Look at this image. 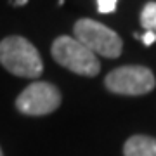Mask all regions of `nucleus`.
<instances>
[{
  "mask_svg": "<svg viewBox=\"0 0 156 156\" xmlns=\"http://www.w3.org/2000/svg\"><path fill=\"white\" fill-rule=\"evenodd\" d=\"M28 0H16V5H24Z\"/></svg>",
  "mask_w": 156,
  "mask_h": 156,
  "instance_id": "9d476101",
  "label": "nucleus"
},
{
  "mask_svg": "<svg viewBox=\"0 0 156 156\" xmlns=\"http://www.w3.org/2000/svg\"><path fill=\"white\" fill-rule=\"evenodd\" d=\"M73 33H75V38L82 42L89 50H92L95 56H104L113 59L122 54L123 42L118 37V33H115L111 28H108L94 19H87V17L78 19L75 23Z\"/></svg>",
  "mask_w": 156,
  "mask_h": 156,
  "instance_id": "7ed1b4c3",
  "label": "nucleus"
},
{
  "mask_svg": "<svg viewBox=\"0 0 156 156\" xmlns=\"http://www.w3.org/2000/svg\"><path fill=\"white\" fill-rule=\"evenodd\" d=\"M118 0H97V9L101 14H111L116 11Z\"/></svg>",
  "mask_w": 156,
  "mask_h": 156,
  "instance_id": "6e6552de",
  "label": "nucleus"
},
{
  "mask_svg": "<svg viewBox=\"0 0 156 156\" xmlns=\"http://www.w3.org/2000/svg\"><path fill=\"white\" fill-rule=\"evenodd\" d=\"M140 24L146 31L156 35V2H147L140 12Z\"/></svg>",
  "mask_w": 156,
  "mask_h": 156,
  "instance_id": "0eeeda50",
  "label": "nucleus"
},
{
  "mask_svg": "<svg viewBox=\"0 0 156 156\" xmlns=\"http://www.w3.org/2000/svg\"><path fill=\"white\" fill-rule=\"evenodd\" d=\"M125 156H156V139L147 135H134L123 146Z\"/></svg>",
  "mask_w": 156,
  "mask_h": 156,
  "instance_id": "423d86ee",
  "label": "nucleus"
},
{
  "mask_svg": "<svg viewBox=\"0 0 156 156\" xmlns=\"http://www.w3.org/2000/svg\"><path fill=\"white\" fill-rule=\"evenodd\" d=\"M0 156H4V153H2V149H0Z\"/></svg>",
  "mask_w": 156,
  "mask_h": 156,
  "instance_id": "9b49d317",
  "label": "nucleus"
},
{
  "mask_svg": "<svg viewBox=\"0 0 156 156\" xmlns=\"http://www.w3.org/2000/svg\"><path fill=\"white\" fill-rule=\"evenodd\" d=\"M108 90L120 95H144L154 89L156 80L149 68L122 66L113 69L104 80Z\"/></svg>",
  "mask_w": 156,
  "mask_h": 156,
  "instance_id": "20e7f679",
  "label": "nucleus"
},
{
  "mask_svg": "<svg viewBox=\"0 0 156 156\" xmlns=\"http://www.w3.org/2000/svg\"><path fill=\"white\" fill-rule=\"evenodd\" d=\"M0 64L23 78H38L44 71L38 50L23 37H7L0 42Z\"/></svg>",
  "mask_w": 156,
  "mask_h": 156,
  "instance_id": "f257e3e1",
  "label": "nucleus"
},
{
  "mask_svg": "<svg viewBox=\"0 0 156 156\" xmlns=\"http://www.w3.org/2000/svg\"><path fill=\"white\" fill-rule=\"evenodd\" d=\"M140 40H142V44H144L146 47H149V45H153L156 42V35L151 33V31H146V33L140 37Z\"/></svg>",
  "mask_w": 156,
  "mask_h": 156,
  "instance_id": "1a4fd4ad",
  "label": "nucleus"
},
{
  "mask_svg": "<svg viewBox=\"0 0 156 156\" xmlns=\"http://www.w3.org/2000/svg\"><path fill=\"white\" fill-rule=\"evenodd\" d=\"M52 57L62 68L82 75V76H95L101 71V62L92 50H89L75 37L62 35L52 44Z\"/></svg>",
  "mask_w": 156,
  "mask_h": 156,
  "instance_id": "f03ea898",
  "label": "nucleus"
},
{
  "mask_svg": "<svg viewBox=\"0 0 156 156\" xmlns=\"http://www.w3.org/2000/svg\"><path fill=\"white\" fill-rule=\"evenodd\" d=\"M61 106V92L49 82H35L17 95L16 108L23 115L44 116Z\"/></svg>",
  "mask_w": 156,
  "mask_h": 156,
  "instance_id": "39448f33",
  "label": "nucleus"
}]
</instances>
